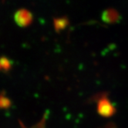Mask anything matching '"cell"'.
Returning <instances> with one entry per match:
<instances>
[{"label":"cell","instance_id":"6da1fadb","mask_svg":"<svg viewBox=\"0 0 128 128\" xmlns=\"http://www.w3.org/2000/svg\"><path fill=\"white\" fill-rule=\"evenodd\" d=\"M97 110L101 116L104 117H109L114 114L115 108L107 98L103 97L98 102Z\"/></svg>","mask_w":128,"mask_h":128}]
</instances>
